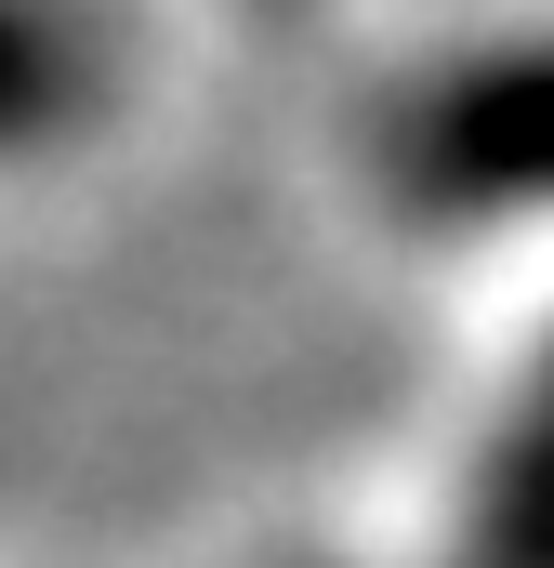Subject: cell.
Listing matches in <instances>:
<instances>
[{
	"label": "cell",
	"mask_w": 554,
	"mask_h": 568,
	"mask_svg": "<svg viewBox=\"0 0 554 568\" xmlns=\"http://www.w3.org/2000/svg\"><path fill=\"white\" fill-rule=\"evenodd\" d=\"M397 199L422 225H515L554 172V93H542V53L529 40H489L462 67H435L410 106H397Z\"/></svg>",
	"instance_id": "1"
},
{
	"label": "cell",
	"mask_w": 554,
	"mask_h": 568,
	"mask_svg": "<svg viewBox=\"0 0 554 568\" xmlns=\"http://www.w3.org/2000/svg\"><path fill=\"white\" fill-rule=\"evenodd\" d=\"M120 93V27L93 0H0V159L93 133Z\"/></svg>",
	"instance_id": "2"
},
{
	"label": "cell",
	"mask_w": 554,
	"mask_h": 568,
	"mask_svg": "<svg viewBox=\"0 0 554 568\" xmlns=\"http://www.w3.org/2000/svg\"><path fill=\"white\" fill-rule=\"evenodd\" d=\"M462 568H554V449H542V410L515 397L489 463H475V542Z\"/></svg>",
	"instance_id": "3"
}]
</instances>
